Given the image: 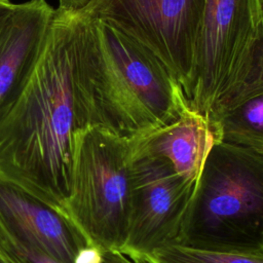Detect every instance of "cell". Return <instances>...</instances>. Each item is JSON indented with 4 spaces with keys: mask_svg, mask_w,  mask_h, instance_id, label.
I'll return each instance as SVG.
<instances>
[{
    "mask_svg": "<svg viewBox=\"0 0 263 263\" xmlns=\"http://www.w3.org/2000/svg\"><path fill=\"white\" fill-rule=\"evenodd\" d=\"M77 10L55 9L36 66L0 116V177L62 210L71 191L75 134L89 126L77 76Z\"/></svg>",
    "mask_w": 263,
    "mask_h": 263,
    "instance_id": "cell-1",
    "label": "cell"
},
{
    "mask_svg": "<svg viewBox=\"0 0 263 263\" xmlns=\"http://www.w3.org/2000/svg\"><path fill=\"white\" fill-rule=\"evenodd\" d=\"M78 11L76 65L89 126L134 141L179 119L182 87L143 45Z\"/></svg>",
    "mask_w": 263,
    "mask_h": 263,
    "instance_id": "cell-2",
    "label": "cell"
},
{
    "mask_svg": "<svg viewBox=\"0 0 263 263\" xmlns=\"http://www.w3.org/2000/svg\"><path fill=\"white\" fill-rule=\"evenodd\" d=\"M177 245L263 256V154L225 142L213 145Z\"/></svg>",
    "mask_w": 263,
    "mask_h": 263,
    "instance_id": "cell-3",
    "label": "cell"
},
{
    "mask_svg": "<svg viewBox=\"0 0 263 263\" xmlns=\"http://www.w3.org/2000/svg\"><path fill=\"white\" fill-rule=\"evenodd\" d=\"M132 142L102 126L77 130L65 212L99 250L122 251L132 211Z\"/></svg>",
    "mask_w": 263,
    "mask_h": 263,
    "instance_id": "cell-4",
    "label": "cell"
},
{
    "mask_svg": "<svg viewBox=\"0 0 263 263\" xmlns=\"http://www.w3.org/2000/svg\"><path fill=\"white\" fill-rule=\"evenodd\" d=\"M205 0H90L79 9L152 52L188 100Z\"/></svg>",
    "mask_w": 263,
    "mask_h": 263,
    "instance_id": "cell-5",
    "label": "cell"
},
{
    "mask_svg": "<svg viewBox=\"0 0 263 263\" xmlns=\"http://www.w3.org/2000/svg\"><path fill=\"white\" fill-rule=\"evenodd\" d=\"M263 20L260 0H205L188 106L208 116L234 79Z\"/></svg>",
    "mask_w": 263,
    "mask_h": 263,
    "instance_id": "cell-6",
    "label": "cell"
},
{
    "mask_svg": "<svg viewBox=\"0 0 263 263\" xmlns=\"http://www.w3.org/2000/svg\"><path fill=\"white\" fill-rule=\"evenodd\" d=\"M133 197L128 233L122 254L137 263L177 245L196 181L152 156H132Z\"/></svg>",
    "mask_w": 263,
    "mask_h": 263,
    "instance_id": "cell-7",
    "label": "cell"
},
{
    "mask_svg": "<svg viewBox=\"0 0 263 263\" xmlns=\"http://www.w3.org/2000/svg\"><path fill=\"white\" fill-rule=\"evenodd\" d=\"M0 222L59 263H101L103 252L64 210L1 177Z\"/></svg>",
    "mask_w": 263,
    "mask_h": 263,
    "instance_id": "cell-8",
    "label": "cell"
},
{
    "mask_svg": "<svg viewBox=\"0 0 263 263\" xmlns=\"http://www.w3.org/2000/svg\"><path fill=\"white\" fill-rule=\"evenodd\" d=\"M55 13L46 0L14 4L0 22V116L21 93L44 47Z\"/></svg>",
    "mask_w": 263,
    "mask_h": 263,
    "instance_id": "cell-9",
    "label": "cell"
},
{
    "mask_svg": "<svg viewBox=\"0 0 263 263\" xmlns=\"http://www.w3.org/2000/svg\"><path fill=\"white\" fill-rule=\"evenodd\" d=\"M130 142L132 156L160 158L180 176L197 181L204 160L218 140L208 116L188 106L172 124Z\"/></svg>",
    "mask_w": 263,
    "mask_h": 263,
    "instance_id": "cell-10",
    "label": "cell"
},
{
    "mask_svg": "<svg viewBox=\"0 0 263 263\" xmlns=\"http://www.w3.org/2000/svg\"><path fill=\"white\" fill-rule=\"evenodd\" d=\"M209 120L218 142L250 148L263 154V92Z\"/></svg>",
    "mask_w": 263,
    "mask_h": 263,
    "instance_id": "cell-11",
    "label": "cell"
},
{
    "mask_svg": "<svg viewBox=\"0 0 263 263\" xmlns=\"http://www.w3.org/2000/svg\"><path fill=\"white\" fill-rule=\"evenodd\" d=\"M146 263H263V256L240 255L171 245L152 254Z\"/></svg>",
    "mask_w": 263,
    "mask_h": 263,
    "instance_id": "cell-12",
    "label": "cell"
},
{
    "mask_svg": "<svg viewBox=\"0 0 263 263\" xmlns=\"http://www.w3.org/2000/svg\"><path fill=\"white\" fill-rule=\"evenodd\" d=\"M0 263H59L25 235L0 222Z\"/></svg>",
    "mask_w": 263,
    "mask_h": 263,
    "instance_id": "cell-13",
    "label": "cell"
},
{
    "mask_svg": "<svg viewBox=\"0 0 263 263\" xmlns=\"http://www.w3.org/2000/svg\"><path fill=\"white\" fill-rule=\"evenodd\" d=\"M101 263H136L127 256L116 251H104Z\"/></svg>",
    "mask_w": 263,
    "mask_h": 263,
    "instance_id": "cell-14",
    "label": "cell"
},
{
    "mask_svg": "<svg viewBox=\"0 0 263 263\" xmlns=\"http://www.w3.org/2000/svg\"><path fill=\"white\" fill-rule=\"evenodd\" d=\"M90 0H59V8L65 10H79Z\"/></svg>",
    "mask_w": 263,
    "mask_h": 263,
    "instance_id": "cell-15",
    "label": "cell"
},
{
    "mask_svg": "<svg viewBox=\"0 0 263 263\" xmlns=\"http://www.w3.org/2000/svg\"><path fill=\"white\" fill-rule=\"evenodd\" d=\"M14 4L10 0H0V22L10 12Z\"/></svg>",
    "mask_w": 263,
    "mask_h": 263,
    "instance_id": "cell-16",
    "label": "cell"
},
{
    "mask_svg": "<svg viewBox=\"0 0 263 263\" xmlns=\"http://www.w3.org/2000/svg\"><path fill=\"white\" fill-rule=\"evenodd\" d=\"M261 1V4H262V7H263V0H260Z\"/></svg>",
    "mask_w": 263,
    "mask_h": 263,
    "instance_id": "cell-17",
    "label": "cell"
}]
</instances>
